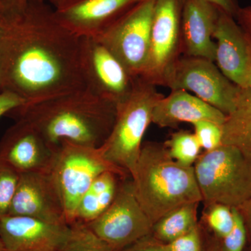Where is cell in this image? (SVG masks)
Returning <instances> with one entry per match:
<instances>
[{
	"label": "cell",
	"instance_id": "cell-3",
	"mask_svg": "<svg viewBox=\"0 0 251 251\" xmlns=\"http://www.w3.org/2000/svg\"><path fill=\"white\" fill-rule=\"evenodd\" d=\"M131 179L137 200L153 224L175 208L202 201L194 168L175 161L164 144L143 145Z\"/></svg>",
	"mask_w": 251,
	"mask_h": 251
},
{
	"label": "cell",
	"instance_id": "cell-28",
	"mask_svg": "<svg viewBox=\"0 0 251 251\" xmlns=\"http://www.w3.org/2000/svg\"><path fill=\"white\" fill-rule=\"evenodd\" d=\"M166 244L170 251H201V236L198 226Z\"/></svg>",
	"mask_w": 251,
	"mask_h": 251
},
{
	"label": "cell",
	"instance_id": "cell-30",
	"mask_svg": "<svg viewBox=\"0 0 251 251\" xmlns=\"http://www.w3.org/2000/svg\"><path fill=\"white\" fill-rule=\"evenodd\" d=\"M26 103L24 99L9 91H0V117Z\"/></svg>",
	"mask_w": 251,
	"mask_h": 251
},
{
	"label": "cell",
	"instance_id": "cell-13",
	"mask_svg": "<svg viewBox=\"0 0 251 251\" xmlns=\"http://www.w3.org/2000/svg\"><path fill=\"white\" fill-rule=\"evenodd\" d=\"M72 226L22 216L0 219V240L4 251H63Z\"/></svg>",
	"mask_w": 251,
	"mask_h": 251
},
{
	"label": "cell",
	"instance_id": "cell-25",
	"mask_svg": "<svg viewBox=\"0 0 251 251\" xmlns=\"http://www.w3.org/2000/svg\"><path fill=\"white\" fill-rule=\"evenodd\" d=\"M19 177L17 172L0 162V219L9 214Z\"/></svg>",
	"mask_w": 251,
	"mask_h": 251
},
{
	"label": "cell",
	"instance_id": "cell-29",
	"mask_svg": "<svg viewBox=\"0 0 251 251\" xmlns=\"http://www.w3.org/2000/svg\"><path fill=\"white\" fill-rule=\"evenodd\" d=\"M121 251H170L167 244L151 237V234Z\"/></svg>",
	"mask_w": 251,
	"mask_h": 251
},
{
	"label": "cell",
	"instance_id": "cell-34",
	"mask_svg": "<svg viewBox=\"0 0 251 251\" xmlns=\"http://www.w3.org/2000/svg\"><path fill=\"white\" fill-rule=\"evenodd\" d=\"M42 1H45V2L48 3L51 6H53L54 8H55L56 6H58L59 4H60L62 1H64V0H42Z\"/></svg>",
	"mask_w": 251,
	"mask_h": 251
},
{
	"label": "cell",
	"instance_id": "cell-18",
	"mask_svg": "<svg viewBox=\"0 0 251 251\" xmlns=\"http://www.w3.org/2000/svg\"><path fill=\"white\" fill-rule=\"evenodd\" d=\"M227 116L187 91L172 90L158 100L152 112V123L161 128H176L184 122L209 120L224 126Z\"/></svg>",
	"mask_w": 251,
	"mask_h": 251
},
{
	"label": "cell",
	"instance_id": "cell-12",
	"mask_svg": "<svg viewBox=\"0 0 251 251\" xmlns=\"http://www.w3.org/2000/svg\"><path fill=\"white\" fill-rule=\"evenodd\" d=\"M8 215L68 224L62 198L50 171L20 175Z\"/></svg>",
	"mask_w": 251,
	"mask_h": 251
},
{
	"label": "cell",
	"instance_id": "cell-16",
	"mask_svg": "<svg viewBox=\"0 0 251 251\" xmlns=\"http://www.w3.org/2000/svg\"><path fill=\"white\" fill-rule=\"evenodd\" d=\"M213 38L216 66L242 90L251 88V49L235 18L220 10Z\"/></svg>",
	"mask_w": 251,
	"mask_h": 251
},
{
	"label": "cell",
	"instance_id": "cell-35",
	"mask_svg": "<svg viewBox=\"0 0 251 251\" xmlns=\"http://www.w3.org/2000/svg\"><path fill=\"white\" fill-rule=\"evenodd\" d=\"M211 251H223L222 249H221V247H214V249H212Z\"/></svg>",
	"mask_w": 251,
	"mask_h": 251
},
{
	"label": "cell",
	"instance_id": "cell-7",
	"mask_svg": "<svg viewBox=\"0 0 251 251\" xmlns=\"http://www.w3.org/2000/svg\"><path fill=\"white\" fill-rule=\"evenodd\" d=\"M155 1L143 0L95 37L134 77L143 75L148 63Z\"/></svg>",
	"mask_w": 251,
	"mask_h": 251
},
{
	"label": "cell",
	"instance_id": "cell-8",
	"mask_svg": "<svg viewBox=\"0 0 251 251\" xmlns=\"http://www.w3.org/2000/svg\"><path fill=\"white\" fill-rule=\"evenodd\" d=\"M164 86L172 90L191 91L226 116L233 112L242 90L225 76L214 62L187 56L178 59Z\"/></svg>",
	"mask_w": 251,
	"mask_h": 251
},
{
	"label": "cell",
	"instance_id": "cell-10",
	"mask_svg": "<svg viewBox=\"0 0 251 251\" xmlns=\"http://www.w3.org/2000/svg\"><path fill=\"white\" fill-rule=\"evenodd\" d=\"M184 0H156L151 21L150 52L143 78L164 86L181 54V15Z\"/></svg>",
	"mask_w": 251,
	"mask_h": 251
},
{
	"label": "cell",
	"instance_id": "cell-15",
	"mask_svg": "<svg viewBox=\"0 0 251 251\" xmlns=\"http://www.w3.org/2000/svg\"><path fill=\"white\" fill-rule=\"evenodd\" d=\"M143 0H64L54 9L59 21L80 37H97Z\"/></svg>",
	"mask_w": 251,
	"mask_h": 251
},
{
	"label": "cell",
	"instance_id": "cell-22",
	"mask_svg": "<svg viewBox=\"0 0 251 251\" xmlns=\"http://www.w3.org/2000/svg\"><path fill=\"white\" fill-rule=\"evenodd\" d=\"M164 145L172 158L186 166H193L202 150L194 133L186 130L173 133Z\"/></svg>",
	"mask_w": 251,
	"mask_h": 251
},
{
	"label": "cell",
	"instance_id": "cell-5",
	"mask_svg": "<svg viewBox=\"0 0 251 251\" xmlns=\"http://www.w3.org/2000/svg\"><path fill=\"white\" fill-rule=\"evenodd\" d=\"M193 168L206 206L239 208L251 198V161L236 147L223 144L204 151Z\"/></svg>",
	"mask_w": 251,
	"mask_h": 251
},
{
	"label": "cell",
	"instance_id": "cell-1",
	"mask_svg": "<svg viewBox=\"0 0 251 251\" xmlns=\"http://www.w3.org/2000/svg\"><path fill=\"white\" fill-rule=\"evenodd\" d=\"M81 41L42 0H30L14 17L0 18V91L28 104L84 90Z\"/></svg>",
	"mask_w": 251,
	"mask_h": 251
},
{
	"label": "cell",
	"instance_id": "cell-26",
	"mask_svg": "<svg viewBox=\"0 0 251 251\" xmlns=\"http://www.w3.org/2000/svg\"><path fill=\"white\" fill-rule=\"evenodd\" d=\"M192 125L198 143L205 151H212L223 145V125L209 120H201Z\"/></svg>",
	"mask_w": 251,
	"mask_h": 251
},
{
	"label": "cell",
	"instance_id": "cell-24",
	"mask_svg": "<svg viewBox=\"0 0 251 251\" xmlns=\"http://www.w3.org/2000/svg\"><path fill=\"white\" fill-rule=\"evenodd\" d=\"M207 206H209L206 214L208 226L220 239H222L233 227V207L222 204H214Z\"/></svg>",
	"mask_w": 251,
	"mask_h": 251
},
{
	"label": "cell",
	"instance_id": "cell-11",
	"mask_svg": "<svg viewBox=\"0 0 251 251\" xmlns=\"http://www.w3.org/2000/svg\"><path fill=\"white\" fill-rule=\"evenodd\" d=\"M80 65L85 89L91 93L117 105L129 97L135 77L97 38H82Z\"/></svg>",
	"mask_w": 251,
	"mask_h": 251
},
{
	"label": "cell",
	"instance_id": "cell-33",
	"mask_svg": "<svg viewBox=\"0 0 251 251\" xmlns=\"http://www.w3.org/2000/svg\"><path fill=\"white\" fill-rule=\"evenodd\" d=\"M237 209H239L241 215L242 216L243 219L247 226L248 232L251 236V198Z\"/></svg>",
	"mask_w": 251,
	"mask_h": 251
},
{
	"label": "cell",
	"instance_id": "cell-14",
	"mask_svg": "<svg viewBox=\"0 0 251 251\" xmlns=\"http://www.w3.org/2000/svg\"><path fill=\"white\" fill-rule=\"evenodd\" d=\"M54 151L35 128L22 120H16L0 140V162L20 175L50 171Z\"/></svg>",
	"mask_w": 251,
	"mask_h": 251
},
{
	"label": "cell",
	"instance_id": "cell-4",
	"mask_svg": "<svg viewBox=\"0 0 251 251\" xmlns=\"http://www.w3.org/2000/svg\"><path fill=\"white\" fill-rule=\"evenodd\" d=\"M163 97L156 85L136 77L129 97L117 105L113 128L100 150L110 164L130 177L135 173L144 135L152 123L153 108Z\"/></svg>",
	"mask_w": 251,
	"mask_h": 251
},
{
	"label": "cell",
	"instance_id": "cell-20",
	"mask_svg": "<svg viewBox=\"0 0 251 251\" xmlns=\"http://www.w3.org/2000/svg\"><path fill=\"white\" fill-rule=\"evenodd\" d=\"M125 179L112 171L99 175L81 198L73 224L87 225L101 215L111 204L120 183Z\"/></svg>",
	"mask_w": 251,
	"mask_h": 251
},
{
	"label": "cell",
	"instance_id": "cell-31",
	"mask_svg": "<svg viewBox=\"0 0 251 251\" xmlns=\"http://www.w3.org/2000/svg\"><path fill=\"white\" fill-rule=\"evenodd\" d=\"M30 0H0V17L9 18L21 14Z\"/></svg>",
	"mask_w": 251,
	"mask_h": 251
},
{
	"label": "cell",
	"instance_id": "cell-23",
	"mask_svg": "<svg viewBox=\"0 0 251 251\" xmlns=\"http://www.w3.org/2000/svg\"><path fill=\"white\" fill-rule=\"evenodd\" d=\"M63 251H115L92 232L87 225L74 224Z\"/></svg>",
	"mask_w": 251,
	"mask_h": 251
},
{
	"label": "cell",
	"instance_id": "cell-2",
	"mask_svg": "<svg viewBox=\"0 0 251 251\" xmlns=\"http://www.w3.org/2000/svg\"><path fill=\"white\" fill-rule=\"evenodd\" d=\"M117 106L84 89L25 104L6 115L30 124L53 148L68 141L99 148L111 133Z\"/></svg>",
	"mask_w": 251,
	"mask_h": 251
},
{
	"label": "cell",
	"instance_id": "cell-19",
	"mask_svg": "<svg viewBox=\"0 0 251 251\" xmlns=\"http://www.w3.org/2000/svg\"><path fill=\"white\" fill-rule=\"evenodd\" d=\"M235 19L251 49V5L241 7ZM223 144L236 147L251 161V88L241 90L235 109L227 116L223 126Z\"/></svg>",
	"mask_w": 251,
	"mask_h": 251
},
{
	"label": "cell",
	"instance_id": "cell-36",
	"mask_svg": "<svg viewBox=\"0 0 251 251\" xmlns=\"http://www.w3.org/2000/svg\"><path fill=\"white\" fill-rule=\"evenodd\" d=\"M0 251H4V246H3L2 243L0 240Z\"/></svg>",
	"mask_w": 251,
	"mask_h": 251
},
{
	"label": "cell",
	"instance_id": "cell-9",
	"mask_svg": "<svg viewBox=\"0 0 251 251\" xmlns=\"http://www.w3.org/2000/svg\"><path fill=\"white\" fill-rule=\"evenodd\" d=\"M153 224L135 196L131 179L120 183L115 199L89 228L115 251H121L152 232Z\"/></svg>",
	"mask_w": 251,
	"mask_h": 251
},
{
	"label": "cell",
	"instance_id": "cell-21",
	"mask_svg": "<svg viewBox=\"0 0 251 251\" xmlns=\"http://www.w3.org/2000/svg\"><path fill=\"white\" fill-rule=\"evenodd\" d=\"M198 203H189L169 211L153 225V237L168 244L197 226Z\"/></svg>",
	"mask_w": 251,
	"mask_h": 251
},
{
	"label": "cell",
	"instance_id": "cell-27",
	"mask_svg": "<svg viewBox=\"0 0 251 251\" xmlns=\"http://www.w3.org/2000/svg\"><path fill=\"white\" fill-rule=\"evenodd\" d=\"M234 222L232 230L223 238V251H244L247 244V228L239 209L233 207Z\"/></svg>",
	"mask_w": 251,
	"mask_h": 251
},
{
	"label": "cell",
	"instance_id": "cell-6",
	"mask_svg": "<svg viewBox=\"0 0 251 251\" xmlns=\"http://www.w3.org/2000/svg\"><path fill=\"white\" fill-rule=\"evenodd\" d=\"M108 171L116 172L124 178L130 177L110 164L100 148L68 141L56 147L50 173L58 188L68 224H74L77 204L94 179Z\"/></svg>",
	"mask_w": 251,
	"mask_h": 251
},
{
	"label": "cell",
	"instance_id": "cell-17",
	"mask_svg": "<svg viewBox=\"0 0 251 251\" xmlns=\"http://www.w3.org/2000/svg\"><path fill=\"white\" fill-rule=\"evenodd\" d=\"M220 9L207 0H184L181 15V54L215 62L213 34Z\"/></svg>",
	"mask_w": 251,
	"mask_h": 251
},
{
	"label": "cell",
	"instance_id": "cell-32",
	"mask_svg": "<svg viewBox=\"0 0 251 251\" xmlns=\"http://www.w3.org/2000/svg\"><path fill=\"white\" fill-rule=\"evenodd\" d=\"M226 14L236 18L240 9L238 0H207Z\"/></svg>",
	"mask_w": 251,
	"mask_h": 251
}]
</instances>
